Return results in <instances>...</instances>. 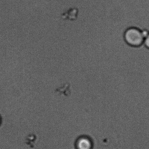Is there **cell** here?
Returning a JSON list of instances; mask_svg holds the SVG:
<instances>
[{
    "label": "cell",
    "mask_w": 149,
    "mask_h": 149,
    "mask_svg": "<svg viewBox=\"0 0 149 149\" xmlns=\"http://www.w3.org/2000/svg\"><path fill=\"white\" fill-rule=\"evenodd\" d=\"M124 39L129 45L137 47L143 44L144 38L142 30L135 27H131L124 32Z\"/></svg>",
    "instance_id": "cell-1"
},
{
    "label": "cell",
    "mask_w": 149,
    "mask_h": 149,
    "mask_svg": "<svg viewBox=\"0 0 149 149\" xmlns=\"http://www.w3.org/2000/svg\"><path fill=\"white\" fill-rule=\"evenodd\" d=\"M75 147L76 149H93V141L90 136L82 135L76 139Z\"/></svg>",
    "instance_id": "cell-2"
},
{
    "label": "cell",
    "mask_w": 149,
    "mask_h": 149,
    "mask_svg": "<svg viewBox=\"0 0 149 149\" xmlns=\"http://www.w3.org/2000/svg\"><path fill=\"white\" fill-rule=\"evenodd\" d=\"M79 13V9L77 8H71L63 12L61 17L63 20L74 21L78 18Z\"/></svg>",
    "instance_id": "cell-3"
},
{
    "label": "cell",
    "mask_w": 149,
    "mask_h": 149,
    "mask_svg": "<svg viewBox=\"0 0 149 149\" xmlns=\"http://www.w3.org/2000/svg\"><path fill=\"white\" fill-rule=\"evenodd\" d=\"M143 44L147 48L149 49V32L144 38Z\"/></svg>",
    "instance_id": "cell-4"
},
{
    "label": "cell",
    "mask_w": 149,
    "mask_h": 149,
    "mask_svg": "<svg viewBox=\"0 0 149 149\" xmlns=\"http://www.w3.org/2000/svg\"><path fill=\"white\" fill-rule=\"evenodd\" d=\"M2 122V118L1 117V115H0V126H1V124Z\"/></svg>",
    "instance_id": "cell-5"
}]
</instances>
